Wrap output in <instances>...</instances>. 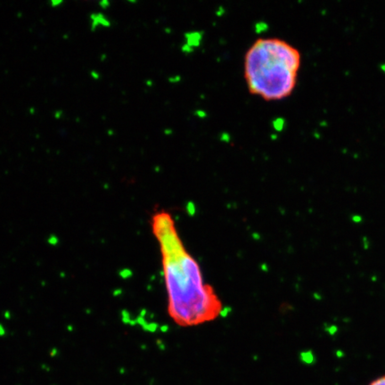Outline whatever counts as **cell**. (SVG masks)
<instances>
[{"mask_svg": "<svg viewBox=\"0 0 385 385\" xmlns=\"http://www.w3.org/2000/svg\"><path fill=\"white\" fill-rule=\"evenodd\" d=\"M153 228L162 253L170 317L182 326L214 320L222 313V304L203 283L198 263L185 249L170 213H155Z\"/></svg>", "mask_w": 385, "mask_h": 385, "instance_id": "obj_1", "label": "cell"}, {"mask_svg": "<svg viewBox=\"0 0 385 385\" xmlns=\"http://www.w3.org/2000/svg\"><path fill=\"white\" fill-rule=\"evenodd\" d=\"M337 332V327L336 326H331L329 329V333L331 334H334Z\"/></svg>", "mask_w": 385, "mask_h": 385, "instance_id": "obj_5", "label": "cell"}, {"mask_svg": "<svg viewBox=\"0 0 385 385\" xmlns=\"http://www.w3.org/2000/svg\"><path fill=\"white\" fill-rule=\"evenodd\" d=\"M351 220L354 223H360L362 221V217L360 215H353L351 217Z\"/></svg>", "mask_w": 385, "mask_h": 385, "instance_id": "obj_4", "label": "cell"}, {"mask_svg": "<svg viewBox=\"0 0 385 385\" xmlns=\"http://www.w3.org/2000/svg\"><path fill=\"white\" fill-rule=\"evenodd\" d=\"M300 63V51L286 40L258 39L244 55L246 87L251 95L265 101L285 99L294 90Z\"/></svg>", "mask_w": 385, "mask_h": 385, "instance_id": "obj_2", "label": "cell"}, {"mask_svg": "<svg viewBox=\"0 0 385 385\" xmlns=\"http://www.w3.org/2000/svg\"><path fill=\"white\" fill-rule=\"evenodd\" d=\"M369 385H385V375L376 378Z\"/></svg>", "mask_w": 385, "mask_h": 385, "instance_id": "obj_3", "label": "cell"}]
</instances>
